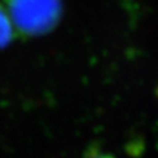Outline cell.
<instances>
[{
	"label": "cell",
	"mask_w": 158,
	"mask_h": 158,
	"mask_svg": "<svg viewBox=\"0 0 158 158\" xmlns=\"http://www.w3.org/2000/svg\"><path fill=\"white\" fill-rule=\"evenodd\" d=\"M15 27L9 19L8 13L0 4V48L7 46L15 37Z\"/></svg>",
	"instance_id": "7a4b0ae2"
},
{
	"label": "cell",
	"mask_w": 158,
	"mask_h": 158,
	"mask_svg": "<svg viewBox=\"0 0 158 158\" xmlns=\"http://www.w3.org/2000/svg\"><path fill=\"white\" fill-rule=\"evenodd\" d=\"M85 158H115V157L108 154V153L100 152V150H91V152L87 153Z\"/></svg>",
	"instance_id": "3957f363"
},
{
	"label": "cell",
	"mask_w": 158,
	"mask_h": 158,
	"mask_svg": "<svg viewBox=\"0 0 158 158\" xmlns=\"http://www.w3.org/2000/svg\"><path fill=\"white\" fill-rule=\"evenodd\" d=\"M6 11L23 36H42L58 24L62 15L61 0H3Z\"/></svg>",
	"instance_id": "6da1fadb"
}]
</instances>
